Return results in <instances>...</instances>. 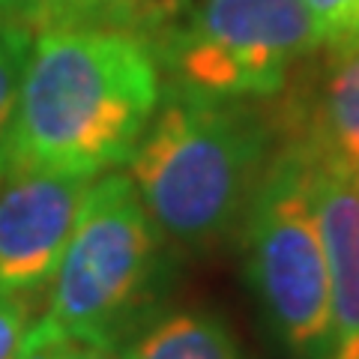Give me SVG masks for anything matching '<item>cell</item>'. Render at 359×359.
Listing matches in <instances>:
<instances>
[{
	"instance_id": "obj_1",
	"label": "cell",
	"mask_w": 359,
	"mask_h": 359,
	"mask_svg": "<svg viewBox=\"0 0 359 359\" xmlns=\"http://www.w3.org/2000/svg\"><path fill=\"white\" fill-rule=\"evenodd\" d=\"M153 45L114 27L36 30L9 168L96 180L126 165L162 99Z\"/></svg>"
},
{
	"instance_id": "obj_2",
	"label": "cell",
	"mask_w": 359,
	"mask_h": 359,
	"mask_svg": "<svg viewBox=\"0 0 359 359\" xmlns=\"http://www.w3.org/2000/svg\"><path fill=\"white\" fill-rule=\"evenodd\" d=\"M278 150L269 111L255 102L162 87L129 180L165 243L204 252L243 228Z\"/></svg>"
},
{
	"instance_id": "obj_3",
	"label": "cell",
	"mask_w": 359,
	"mask_h": 359,
	"mask_svg": "<svg viewBox=\"0 0 359 359\" xmlns=\"http://www.w3.org/2000/svg\"><path fill=\"white\" fill-rule=\"evenodd\" d=\"M165 237L144 210L129 174L90 183L72 237L51 276L48 320L69 341L123 344L162 287Z\"/></svg>"
},
{
	"instance_id": "obj_4",
	"label": "cell",
	"mask_w": 359,
	"mask_h": 359,
	"mask_svg": "<svg viewBox=\"0 0 359 359\" xmlns=\"http://www.w3.org/2000/svg\"><path fill=\"white\" fill-rule=\"evenodd\" d=\"M162 84L224 102H269L320 48L302 0H198L174 6L147 39Z\"/></svg>"
},
{
	"instance_id": "obj_5",
	"label": "cell",
	"mask_w": 359,
	"mask_h": 359,
	"mask_svg": "<svg viewBox=\"0 0 359 359\" xmlns=\"http://www.w3.org/2000/svg\"><path fill=\"white\" fill-rule=\"evenodd\" d=\"M245 276L269 330L294 359H327L332 339L330 266L314 168L278 147L243 222Z\"/></svg>"
},
{
	"instance_id": "obj_6",
	"label": "cell",
	"mask_w": 359,
	"mask_h": 359,
	"mask_svg": "<svg viewBox=\"0 0 359 359\" xmlns=\"http://www.w3.org/2000/svg\"><path fill=\"white\" fill-rule=\"evenodd\" d=\"M306 72H290L273 111L276 141L314 171L359 174V39L320 45Z\"/></svg>"
},
{
	"instance_id": "obj_7",
	"label": "cell",
	"mask_w": 359,
	"mask_h": 359,
	"mask_svg": "<svg viewBox=\"0 0 359 359\" xmlns=\"http://www.w3.org/2000/svg\"><path fill=\"white\" fill-rule=\"evenodd\" d=\"M90 183L39 171L0 177V290L36 294L51 282Z\"/></svg>"
},
{
	"instance_id": "obj_8",
	"label": "cell",
	"mask_w": 359,
	"mask_h": 359,
	"mask_svg": "<svg viewBox=\"0 0 359 359\" xmlns=\"http://www.w3.org/2000/svg\"><path fill=\"white\" fill-rule=\"evenodd\" d=\"M323 252L330 266V351L359 347V174L314 171Z\"/></svg>"
},
{
	"instance_id": "obj_9",
	"label": "cell",
	"mask_w": 359,
	"mask_h": 359,
	"mask_svg": "<svg viewBox=\"0 0 359 359\" xmlns=\"http://www.w3.org/2000/svg\"><path fill=\"white\" fill-rule=\"evenodd\" d=\"M123 341V359H245L228 323L201 309L168 311Z\"/></svg>"
},
{
	"instance_id": "obj_10",
	"label": "cell",
	"mask_w": 359,
	"mask_h": 359,
	"mask_svg": "<svg viewBox=\"0 0 359 359\" xmlns=\"http://www.w3.org/2000/svg\"><path fill=\"white\" fill-rule=\"evenodd\" d=\"M174 0H0V13L45 27H114L150 39Z\"/></svg>"
},
{
	"instance_id": "obj_11",
	"label": "cell",
	"mask_w": 359,
	"mask_h": 359,
	"mask_svg": "<svg viewBox=\"0 0 359 359\" xmlns=\"http://www.w3.org/2000/svg\"><path fill=\"white\" fill-rule=\"evenodd\" d=\"M33 36H36V30L30 25L0 13V177L9 168L18 96H21V81H25L30 48H33Z\"/></svg>"
},
{
	"instance_id": "obj_12",
	"label": "cell",
	"mask_w": 359,
	"mask_h": 359,
	"mask_svg": "<svg viewBox=\"0 0 359 359\" xmlns=\"http://www.w3.org/2000/svg\"><path fill=\"white\" fill-rule=\"evenodd\" d=\"M318 27L320 45L359 39V0H302Z\"/></svg>"
},
{
	"instance_id": "obj_13",
	"label": "cell",
	"mask_w": 359,
	"mask_h": 359,
	"mask_svg": "<svg viewBox=\"0 0 359 359\" xmlns=\"http://www.w3.org/2000/svg\"><path fill=\"white\" fill-rule=\"evenodd\" d=\"M30 327V294L0 290V359L18 356Z\"/></svg>"
},
{
	"instance_id": "obj_14",
	"label": "cell",
	"mask_w": 359,
	"mask_h": 359,
	"mask_svg": "<svg viewBox=\"0 0 359 359\" xmlns=\"http://www.w3.org/2000/svg\"><path fill=\"white\" fill-rule=\"evenodd\" d=\"M66 347H69V339H63L48 320L39 318L30 327L27 339H25V344H21L15 359H63Z\"/></svg>"
},
{
	"instance_id": "obj_15",
	"label": "cell",
	"mask_w": 359,
	"mask_h": 359,
	"mask_svg": "<svg viewBox=\"0 0 359 359\" xmlns=\"http://www.w3.org/2000/svg\"><path fill=\"white\" fill-rule=\"evenodd\" d=\"M63 359H123V353L111 341H69Z\"/></svg>"
},
{
	"instance_id": "obj_16",
	"label": "cell",
	"mask_w": 359,
	"mask_h": 359,
	"mask_svg": "<svg viewBox=\"0 0 359 359\" xmlns=\"http://www.w3.org/2000/svg\"><path fill=\"white\" fill-rule=\"evenodd\" d=\"M327 359H359V347H353V351H330Z\"/></svg>"
}]
</instances>
